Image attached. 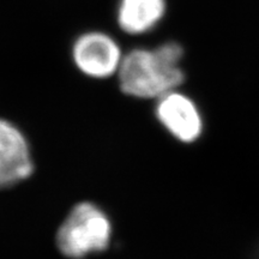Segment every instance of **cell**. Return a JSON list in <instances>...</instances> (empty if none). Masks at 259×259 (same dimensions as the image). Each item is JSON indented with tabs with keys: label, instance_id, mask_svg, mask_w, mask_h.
Segmentation results:
<instances>
[{
	"label": "cell",
	"instance_id": "5",
	"mask_svg": "<svg viewBox=\"0 0 259 259\" xmlns=\"http://www.w3.org/2000/svg\"><path fill=\"white\" fill-rule=\"evenodd\" d=\"M34 162L25 136L17 126L0 119V189L27 180Z\"/></svg>",
	"mask_w": 259,
	"mask_h": 259
},
{
	"label": "cell",
	"instance_id": "4",
	"mask_svg": "<svg viewBox=\"0 0 259 259\" xmlns=\"http://www.w3.org/2000/svg\"><path fill=\"white\" fill-rule=\"evenodd\" d=\"M156 116L161 125L183 143H193L203 132V119L198 107L189 96L177 90L158 99Z\"/></svg>",
	"mask_w": 259,
	"mask_h": 259
},
{
	"label": "cell",
	"instance_id": "1",
	"mask_svg": "<svg viewBox=\"0 0 259 259\" xmlns=\"http://www.w3.org/2000/svg\"><path fill=\"white\" fill-rule=\"evenodd\" d=\"M183 56V47L177 42L128 52L118 71L122 93L139 99H160L176 90L185 78L180 67Z\"/></svg>",
	"mask_w": 259,
	"mask_h": 259
},
{
	"label": "cell",
	"instance_id": "3",
	"mask_svg": "<svg viewBox=\"0 0 259 259\" xmlns=\"http://www.w3.org/2000/svg\"><path fill=\"white\" fill-rule=\"evenodd\" d=\"M122 58L114 38L101 31L80 35L72 47V59L77 69L93 78H108L118 73Z\"/></svg>",
	"mask_w": 259,
	"mask_h": 259
},
{
	"label": "cell",
	"instance_id": "2",
	"mask_svg": "<svg viewBox=\"0 0 259 259\" xmlns=\"http://www.w3.org/2000/svg\"><path fill=\"white\" fill-rule=\"evenodd\" d=\"M112 238V223L102 209L83 202L71 210L57 233V245L65 257L82 259L105 251Z\"/></svg>",
	"mask_w": 259,
	"mask_h": 259
},
{
	"label": "cell",
	"instance_id": "6",
	"mask_svg": "<svg viewBox=\"0 0 259 259\" xmlns=\"http://www.w3.org/2000/svg\"><path fill=\"white\" fill-rule=\"evenodd\" d=\"M166 14V0H120L116 12L119 27L131 35L153 30Z\"/></svg>",
	"mask_w": 259,
	"mask_h": 259
}]
</instances>
